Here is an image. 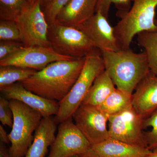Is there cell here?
I'll list each match as a JSON object with an SVG mask.
<instances>
[{"label":"cell","mask_w":157,"mask_h":157,"mask_svg":"<svg viewBox=\"0 0 157 157\" xmlns=\"http://www.w3.org/2000/svg\"><path fill=\"white\" fill-rule=\"evenodd\" d=\"M73 59H76L59 53L52 47H24L0 60V66H15L39 71L53 62Z\"/></svg>","instance_id":"obj_11"},{"label":"cell","mask_w":157,"mask_h":157,"mask_svg":"<svg viewBox=\"0 0 157 157\" xmlns=\"http://www.w3.org/2000/svg\"><path fill=\"white\" fill-rule=\"evenodd\" d=\"M132 96L116 88L98 108L108 116L115 115L132 106Z\"/></svg>","instance_id":"obj_19"},{"label":"cell","mask_w":157,"mask_h":157,"mask_svg":"<svg viewBox=\"0 0 157 157\" xmlns=\"http://www.w3.org/2000/svg\"><path fill=\"white\" fill-rule=\"evenodd\" d=\"M104 70V61L98 50L86 57L84 67L76 82L67 96L59 102L58 112L54 117L57 124L72 117L95 78Z\"/></svg>","instance_id":"obj_4"},{"label":"cell","mask_w":157,"mask_h":157,"mask_svg":"<svg viewBox=\"0 0 157 157\" xmlns=\"http://www.w3.org/2000/svg\"><path fill=\"white\" fill-rule=\"evenodd\" d=\"M155 23L156 25L157 26V20L156 21H155Z\"/></svg>","instance_id":"obj_35"},{"label":"cell","mask_w":157,"mask_h":157,"mask_svg":"<svg viewBox=\"0 0 157 157\" xmlns=\"http://www.w3.org/2000/svg\"><path fill=\"white\" fill-rule=\"evenodd\" d=\"M98 0H71L61 10L56 22L77 28L96 13Z\"/></svg>","instance_id":"obj_15"},{"label":"cell","mask_w":157,"mask_h":157,"mask_svg":"<svg viewBox=\"0 0 157 157\" xmlns=\"http://www.w3.org/2000/svg\"><path fill=\"white\" fill-rule=\"evenodd\" d=\"M86 57L53 62L20 82L42 98L60 102L69 94L80 75Z\"/></svg>","instance_id":"obj_1"},{"label":"cell","mask_w":157,"mask_h":157,"mask_svg":"<svg viewBox=\"0 0 157 157\" xmlns=\"http://www.w3.org/2000/svg\"><path fill=\"white\" fill-rule=\"evenodd\" d=\"M50 1L51 0H40V2H41V6H42V9H43V8H45V6L48 5Z\"/></svg>","instance_id":"obj_33"},{"label":"cell","mask_w":157,"mask_h":157,"mask_svg":"<svg viewBox=\"0 0 157 157\" xmlns=\"http://www.w3.org/2000/svg\"><path fill=\"white\" fill-rule=\"evenodd\" d=\"M2 96L10 101L17 100L41 113L42 117L56 115L59 102L48 100L27 90L20 82L0 88Z\"/></svg>","instance_id":"obj_13"},{"label":"cell","mask_w":157,"mask_h":157,"mask_svg":"<svg viewBox=\"0 0 157 157\" xmlns=\"http://www.w3.org/2000/svg\"><path fill=\"white\" fill-rule=\"evenodd\" d=\"M105 70L115 87L133 94L141 80L150 73L146 54L136 53L131 50L101 51Z\"/></svg>","instance_id":"obj_2"},{"label":"cell","mask_w":157,"mask_h":157,"mask_svg":"<svg viewBox=\"0 0 157 157\" xmlns=\"http://www.w3.org/2000/svg\"><path fill=\"white\" fill-rule=\"evenodd\" d=\"M132 105L144 119L157 109V76L150 72L141 80L132 94Z\"/></svg>","instance_id":"obj_14"},{"label":"cell","mask_w":157,"mask_h":157,"mask_svg":"<svg viewBox=\"0 0 157 157\" xmlns=\"http://www.w3.org/2000/svg\"><path fill=\"white\" fill-rule=\"evenodd\" d=\"M0 121L3 125L12 128L13 113L10 105V101L3 96L0 97Z\"/></svg>","instance_id":"obj_27"},{"label":"cell","mask_w":157,"mask_h":157,"mask_svg":"<svg viewBox=\"0 0 157 157\" xmlns=\"http://www.w3.org/2000/svg\"><path fill=\"white\" fill-rule=\"evenodd\" d=\"M48 36L57 52L73 59L86 57L98 49L80 30L56 22L49 25Z\"/></svg>","instance_id":"obj_6"},{"label":"cell","mask_w":157,"mask_h":157,"mask_svg":"<svg viewBox=\"0 0 157 157\" xmlns=\"http://www.w3.org/2000/svg\"><path fill=\"white\" fill-rule=\"evenodd\" d=\"M146 157H157V147L152 150L151 152Z\"/></svg>","instance_id":"obj_32"},{"label":"cell","mask_w":157,"mask_h":157,"mask_svg":"<svg viewBox=\"0 0 157 157\" xmlns=\"http://www.w3.org/2000/svg\"><path fill=\"white\" fill-rule=\"evenodd\" d=\"M143 128L144 130L151 128L144 134L148 148L153 150L157 147V109L144 119Z\"/></svg>","instance_id":"obj_23"},{"label":"cell","mask_w":157,"mask_h":157,"mask_svg":"<svg viewBox=\"0 0 157 157\" xmlns=\"http://www.w3.org/2000/svg\"><path fill=\"white\" fill-rule=\"evenodd\" d=\"M71 157H78V155H76V156H73Z\"/></svg>","instance_id":"obj_36"},{"label":"cell","mask_w":157,"mask_h":157,"mask_svg":"<svg viewBox=\"0 0 157 157\" xmlns=\"http://www.w3.org/2000/svg\"><path fill=\"white\" fill-rule=\"evenodd\" d=\"M131 9L118 11L119 21L114 27L115 36L122 50L130 49L135 35L144 31H157L155 23L157 0H132Z\"/></svg>","instance_id":"obj_3"},{"label":"cell","mask_w":157,"mask_h":157,"mask_svg":"<svg viewBox=\"0 0 157 157\" xmlns=\"http://www.w3.org/2000/svg\"><path fill=\"white\" fill-rule=\"evenodd\" d=\"M116 88L109 74L104 70L95 78L82 104L98 107Z\"/></svg>","instance_id":"obj_18"},{"label":"cell","mask_w":157,"mask_h":157,"mask_svg":"<svg viewBox=\"0 0 157 157\" xmlns=\"http://www.w3.org/2000/svg\"><path fill=\"white\" fill-rule=\"evenodd\" d=\"M78 157H100L99 155L92 148H90L89 150L84 152V153L78 155Z\"/></svg>","instance_id":"obj_31"},{"label":"cell","mask_w":157,"mask_h":157,"mask_svg":"<svg viewBox=\"0 0 157 157\" xmlns=\"http://www.w3.org/2000/svg\"><path fill=\"white\" fill-rule=\"evenodd\" d=\"M144 119L132 105L117 114L109 116V137L132 145L148 148L143 128Z\"/></svg>","instance_id":"obj_7"},{"label":"cell","mask_w":157,"mask_h":157,"mask_svg":"<svg viewBox=\"0 0 157 157\" xmlns=\"http://www.w3.org/2000/svg\"><path fill=\"white\" fill-rule=\"evenodd\" d=\"M0 41V60L6 58L25 47L23 43L20 41Z\"/></svg>","instance_id":"obj_28"},{"label":"cell","mask_w":157,"mask_h":157,"mask_svg":"<svg viewBox=\"0 0 157 157\" xmlns=\"http://www.w3.org/2000/svg\"><path fill=\"white\" fill-rule=\"evenodd\" d=\"M109 117L98 107L82 104L72 117L76 126L93 145L110 137L107 127Z\"/></svg>","instance_id":"obj_10"},{"label":"cell","mask_w":157,"mask_h":157,"mask_svg":"<svg viewBox=\"0 0 157 157\" xmlns=\"http://www.w3.org/2000/svg\"><path fill=\"white\" fill-rule=\"evenodd\" d=\"M15 21L20 32L21 42L25 47H52L48 36L49 25L40 0L31 5Z\"/></svg>","instance_id":"obj_8"},{"label":"cell","mask_w":157,"mask_h":157,"mask_svg":"<svg viewBox=\"0 0 157 157\" xmlns=\"http://www.w3.org/2000/svg\"><path fill=\"white\" fill-rule=\"evenodd\" d=\"M0 157H12L7 149L5 144L1 142L0 143Z\"/></svg>","instance_id":"obj_30"},{"label":"cell","mask_w":157,"mask_h":157,"mask_svg":"<svg viewBox=\"0 0 157 157\" xmlns=\"http://www.w3.org/2000/svg\"><path fill=\"white\" fill-rule=\"evenodd\" d=\"M9 101L13 113V124L9 134L11 143L9 152L12 157H25L43 117L40 113L20 101Z\"/></svg>","instance_id":"obj_5"},{"label":"cell","mask_w":157,"mask_h":157,"mask_svg":"<svg viewBox=\"0 0 157 157\" xmlns=\"http://www.w3.org/2000/svg\"><path fill=\"white\" fill-rule=\"evenodd\" d=\"M31 5L25 0H0L1 20L16 21Z\"/></svg>","instance_id":"obj_22"},{"label":"cell","mask_w":157,"mask_h":157,"mask_svg":"<svg viewBox=\"0 0 157 157\" xmlns=\"http://www.w3.org/2000/svg\"><path fill=\"white\" fill-rule=\"evenodd\" d=\"M8 40L21 42L19 29L15 21L1 20L0 41Z\"/></svg>","instance_id":"obj_24"},{"label":"cell","mask_w":157,"mask_h":157,"mask_svg":"<svg viewBox=\"0 0 157 157\" xmlns=\"http://www.w3.org/2000/svg\"><path fill=\"white\" fill-rule=\"evenodd\" d=\"M91 147L100 157H146L152 151L111 137Z\"/></svg>","instance_id":"obj_16"},{"label":"cell","mask_w":157,"mask_h":157,"mask_svg":"<svg viewBox=\"0 0 157 157\" xmlns=\"http://www.w3.org/2000/svg\"><path fill=\"white\" fill-rule=\"evenodd\" d=\"M57 125L52 116L42 117L25 157H45L55 139Z\"/></svg>","instance_id":"obj_17"},{"label":"cell","mask_w":157,"mask_h":157,"mask_svg":"<svg viewBox=\"0 0 157 157\" xmlns=\"http://www.w3.org/2000/svg\"><path fill=\"white\" fill-rule=\"evenodd\" d=\"M137 40L146 54L151 73L157 76V31L141 32Z\"/></svg>","instance_id":"obj_20"},{"label":"cell","mask_w":157,"mask_h":157,"mask_svg":"<svg viewBox=\"0 0 157 157\" xmlns=\"http://www.w3.org/2000/svg\"><path fill=\"white\" fill-rule=\"evenodd\" d=\"M58 131L48 157L78 156L91 148V144L76 126L73 117L59 124Z\"/></svg>","instance_id":"obj_9"},{"label":"cell","mask_w":157,"mask_h":157,"mask_svg":"<svg viewBox=\"0 0 157 157\" xmlns=\"http://www.w3.org/2000/svg\"><path fill=\"white\" fill-rule=\"evenodd\" d=\"M71 0H51L44 9L45 14L48 25L56 22V17L60 11Z\"/></svg>","instance_id":"obj_26"},{"label":"cell","mask_w":157,"mask_h":157,"mask_svg":"<svg viewBox=\"0 0 157 157\" xmlns=\"http://www.w3.org/2000/svg\"><path fill=\"white\" fill-rule=\"evenodd\" d=\"M36 72L35 70L15 66H0V88L24 81Z\"/></svg>","instance_id":"obj_21"},{"label":"cell","mask_w":157,"mask_h":157,"mask_svg":"<svg viewBox=\"0 0 157 157\" xmlns=\"http://www.w3.org/2000/svg\"><path fill=\"white\" fill-rule=\"evenodd\" d=\"M0 140L1 142L5 144H9L10 143L9 134L7 133L2 125H0Z\"/></svg>","instance_id":"obj_29"},{"label":"cell","mask_w":157,"mask_h":157,"mask_svg":"<svg viewBox=\"0 0 157 157\" xmlns=\"http://www.w3.org/2000/svg\"><path fill=\"white\" fill-rule=\"evenodd\" d=\"M76 28L81 30L100 51L121 50L115 36L114 27L101 12H96L92 17Z\"/></svg>","instance_id":"obj_12"},{"label":"cell","mask_w":157,"mask_h":157,"mask_svg":"<svg viewBox=\"0 0 157 157\" xmlns=\"http://www.w3.org/2000/svg\"><path fill=\"white\" fill-rule=\"evenodd\" d=\"M132 0H98L96 12H101L108 18L110 6L115 5L118 11H127L131 9Z\"/></svg>","instance_id":"obj_25"},{"label":"cell","mask_w":157,"mask_h":157,"mask_svg":"<svg viewBox=\"0 0 157 157\" xmlns=\"http://www.w3.org/2000/svg\"><path fill=\"white\" fill-rule=\"evenodd\" d=\"M25 1H27L28 2L32 5V4H34L37 0H25Z\"/></svg>","instance_id":"obj_34"}]
</instances>
